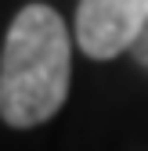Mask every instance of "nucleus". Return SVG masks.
Returning <instances> with one entry per match:
<instances>
[{
    "mask_svg": "<svg viewBox=\"0 0 148 151\" xmlns=\"http://www.w3.org/2000/svg\"><path fill=\"white\" fill-rule=\"evenodd\" d=\"M72 36L47 4H25L11 18L0 50V119L11 129L44 126L69 101Z\"/></svg>",
    "mask_w": 148,
    "mask_h": 151,
    "instance_id": "nucleus-1",
    "label": "nucleus"
},
{
    "mask_svg": "<svg viewBox=\"0 0 148 151\" xmlns=\"http://www.w3.org/2000/svg\"><path fill=\"white\" fill-rule=\"evenodd\" d=\"M148 29V0H80L76 4V36L80 50L94 61H112L130 54Z\"/></svg>",
    "mask_w": 148,
    "mask_h": 151,
    "instance_id": "nucleus-2",
    "label": "nucleus"
},
{
    "mask_svg": "<svg viewBox=\"0 0 148 151\" xmlns=\"http://www.w3.org/2000/svg\"><path fill=\"white\" fill-rule=\"evenodd\" d=\"M130 54H134V61H137L141 68H148V29H144V36H141V43H137V47H134Z\"/></svg>",
    "mask_w": 148,
    "mask_h": 151,
    "instance_id": "nucleus-3",
    "label": "nucleus"
}]
</instances>
